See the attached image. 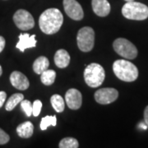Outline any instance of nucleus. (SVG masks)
<instances>
[{
  "label": "nucleus",
  "instance_id": "1",
  "mask_svg": "<svg viewBox=\"0 0 148 148\" xmlns=\"http://www.w3.org/2000/svg\"><path fill=\"white\" fill-rule=\"evenodd\" d=\"M64 23V16L58 8H49L43 12L39 18V26L43 33L55 34Z\"/></svg>",
  "mask_w": 148,
  "mask_h": 148
},
{
  "label": "nucleus",
  "instance_id": "2",
  "mask_svg": "<svg viewBox=\"0 0 148 148\" xmlns=\"http://www.w3.org/2000/svg\"><path fill=\"white\" fill-rule=\"evenodd\" d=\"M113 71L119 79L127 82H134L138 77V68L125 59L116 60L113 64Z\"/></svg>",
  "mask_w": 148,
  "mask_h": 148
},
{
  "label": "nucleus",
  "instance_id": "3",
  "mask_svg": "<svg viewBox=\"0 0 148 148\" xmlns=\"http://www.w3.org/2000/svg\"><path fill=\"white\" fill-rule=\"evenodd\" d=\"M122 14L129 20L143 21L148 17V7L135 1L127 2L122 8Z\"/></svg>",
  "mask_w": 148,
  "mask_h": 148
},
{
  "label": "nucleus",
  "instance_id": "4",
  "mask_svg": "<svg viewBox=\"0 0 148 148\" xmlns=\"http://www.w3.org/2000/svg\"><path fill=\"white\" fill-rule=\"evenodd\" d=\"M105 78V69L101 64L93 63L86 65L84 70V79L87 86L92 88L98 87L104 82Z\"/></svg>",
  "mask_w": 148,
  "mask_h": 148
},
{
  "label": "nucleus",
  "instance_id": "5",
  "mask_svg": "<svg viewBox=\"0 0 148 148\" xmlns=\"http://www.w3.org/2000/svg\"><path fill=\"white\" fill-rule=\"evenodd\" d=\"M113 47L114 51L123 58L134 59L138 56L137 47L127 39L118 38L113 43Z\"/></svg>",
  "mask_w": 148,
  "mask_h": 148
},
{
  "label": "nucleus",
  "instance_id": "6",
  "mask_svg": "<svg viewBox=\"0 0 148 148\" xmlns=\"http://www.w3.org/2000/svg\"><path fill=\"white\" fill-rule=\"evenodd\" d=\"M77 46L82 52L90 51L95 44V32L90 27H82L80 29L77 36Z\"/></svg>",
  "mask_w": 148,
  "mask_h": 148
},
{
  "label": "nucleus",
  "instance_id": "7",
  "mask_svg": "<svg viewBox=\"0 0 148 148\" xmlns=\"http://www.w3.org/2000/svg\"><path fill=\"white\" fill-rule=\"evenodd\" d=\"M13 21L17 28L21 31H28L35 26V21L32 15L27 10L19 9L13 15Z\"/></svg>",
  "mask_w": 148,
  "mask_h": 148
},
{
  "label": "nucleus",
  "instance_id": "8",
  "mask_svg": "<svg viewBox=\"0 0 148 148\" xmlns=\"http://www.w3.org/2000/svg\"><path fill=\"white\" fill-rule=\"evenodd\" d=\"M95 100L101 105H108L115 101L119 97V92L114 88H101L95 93Z\"/></svg>",
  "mask_w": 148,
  "mask_h": 148
},
{
  "label": "nucleus",
  "instance_id": "9",
  "mask_svg": "<svg viewBox=\"0 0 148 148\" xmlns=\"http://www.w3.org/2000/svg\"><path fill=\"white\" fill-rule=\"evenodd\" d=\"M64 8L67 15L73 20L80 21L84 16L83 9L77 0H64Z\"/></svg>",
  "mask_w": 148,
  "mask_h": 148
},
{
  "label": "nucleus",
  "instance_id": "10",
  "mask_svg": "<svg viewBox=\"0 0 148 148\" xmlns=\"http://www.w3.org/2000/svg\"><path fill=\"white\" fill-rule=\"evenodd\" d=\"M65 101L69 109L78 110L82 103V96L79 90L72 88L66 92Z\"/></svg>",
  "mask_w": 148,
  "mask_h": 148
},
{
  "label": "nucleus",
  "instance_id": "11",
  "mask_svg": "<svg viewBox=\"0 0 148 148\" xmlns=\"http://www.w3.org/2000/svg\"><path fill=\"white\" fill-rule=\"evenodd\" d=\"M10 82L15 88L20 90H27L30 86V82L27 77L18 71H14L12 73L10 76Z\"/></svg>",
  "mask_w": 148,
  "mask_h": 148
},
{
  "label": "nucleus",
  "instance_id": "12",
  "mask_svg": "<svg viewBox=\"0 0 148 148\" xmlns=\"http://www.w3.org/2000/svg\"><path fill=\"white\" fill-rule=\"evenodd\" d=\"M36 45V36L32 35L30 36L29 34H21L19 36V41L16 44V47L21 51L24 52L27 49L34 48Z\"/></svg>",
  "mask_w": 148,
  "mask_h": 148
},
{
  "label": "nucleus",
  "instance_id": "13",
  "mask_svg": "<svg viewBox=\"0 0 148 148\" xmlns=\"http://www.w3.org/2000/svg\"><path fill=\"white\" fill-rule=\"evenodd\" d=\"M91 6L97 16H106L110 12V4L107 0H92Z\"/></svg>",
  "mask_w": 148,
  "mask_h": 148
},
{
  "label": "nucleus",
  "instance_id": "14",
  "mask_svg": "<svg viewBox=\"0 0 148 148\" xmlns=\"http://www.w3.org/2000/svg\"><path fill=\"white\" fill-rule=\"evenodd\" d=\"M54 63L59 69H64L70 63V55L65 49H58L54 54Z\"/></svg>",
  "mask_w": 148,
  "mask_h": 148
},
{
  "label": "nucleus",
  "instance_id": "15",
  "mask_svg": "<svg viewBox=\"0 0 148 148\" xmlns=\"http://www.w3.org/2000/svg\"><path fill=\"white\" fill-rule=\"evenodd\" d=\"M34 132V125L32 122L27 121L21 123L16 127V133L21 138H29Z\"/></svg>",
  "mask_w": 148,
  "mask_h": 148
},
{
  "label": "nucleus",
  "instance_id": "16",
  "mask_svg": "<svg viewBox=\"0 0 148 148\" xmlns=\"http://www.w3.org/2000/svg\"><path fill=\"white\" fill-rule=\"evenodd\" d=\"M49 61L46 57L40 56L37 58L33 64V70L37 74H41L45 70L49 69Z\"/></svg>",
  "mask_w": 148,
  "mask_h": 148
},
{
  "label": "nucleus",
  "instance_id": "17",
  "mask_svg": "<svg viewBox=\"0 0 148 148\" xmlns=\"http://www.w3.org/2000/svg\"><path fill=\"white\" fill-rule=\"evenodd\" d=\"M50 102H51V105L54 109V110L56 112L61 113V112H63L64 110L65 102H64L63 97L60 95L55 94V95H52L51 98H50Z\"/></svg>",
  "mask_w": 148,
  "mask_h": 148
},
{
  "label": "nucleus",
  "instance_id": "18",
  "mask_svg": "<svg viewBox=\"0 0 148 148\" xmlns=\"http://www.w3.org/2000/svg\"><path fill=\"white\" fill-rule=\"evenodd\" d=\"M55 78H56V73L51 69H47L40 74L41 82L45 86H50L53 84L55 81Z\"/></svg>",
  "mask_w": 148,
  "mask_h": 148
},
{
  "label": "nucleus",
  "instance_id": "19",
  "mask_svg": "<svg viewBox=\"0 0 148 148\" xmlns=\"http://www.w3.org/2000/svg\"><path fill=\"white\" fill-rule=\"evenodd\" d=\"M24 99V95L21 94V93H16V94H13L8 99V101H7L5 106L6 110L11 111L15 107H16L19 103H21V101Z\"/></svg>",
  "mask_w": 148,
  "mask_h": 148
},
{
  "label": "nucleus",
  "instance_id": "20",
  "mask_svg": "<svg viewBox=\"0 0 148 148\" xmlns=\"http://www.w3.org/2000/svg\"><path fill=\"white\" fill-rule=\"evenodd\" d=\"M60 148H77L79 147L78 141L73 138H63L58 144Z\"/></svg>",
  "mask_w": 148,
  "mask_h": 148
},
{
  "label": "nucleus",
  "instance_id": "21",
  "mask_svg": "<svg viewBox=\"0 0 148 148\" xmlns=\"http://www.w3.org/2000/svg\"><path fill=\"white\" fill-rule=\"evenodd\" d=\"M57 124V118L56 116H49V115H47V116L44 117L42 119H41V122H40V129L45 131L47 129L48 127L49 126H56Z\"/></svg>",
  "mask_w": 148,
  "mask_h": 148
},
{
  "label": "nucleus",
  "instance_id": "22",
  "mask_svg": "<svg viewBox=\"0 0 148 148\" xmlns=\"http://www.w3.org/2000/svg\"><path fill=\"white\" fill-rule=\"evenodd\" d=\"M21 106L22 110L25 111L27 116L30 117L32 115V104L30 101L22 100L21 102Z\"/></svg>",
  "mask_w": 148,
  "mask_h": 148
},
{
  "label": "nucleus",
  "instance_id": "23",
  "mask_svg": "<svg viewBox=\"0 0 148 148\" xmlns=\"http://www.w3.org/2000/svg\"><path fill=\"white\" fill-rule=\"evenodd\" d=\"M42 108V102L40 100H36L32 104V115L35 117L39 116Z\"/></svg>",
  "mask_w": 148,
  "mask_h": 148
},
{
  "label": "nucleus",
  "instance_id": "24",
  "mask_svg": "<svg viewBox=\"0 0 148 148\" xmlns=\"http://www.w3.org/2000/svg\"><path fill=\"white\" fill-rule=\"evenodd\" d=\"M9 136L3 129L0 128V145H3L9 142Z\"/></svg>",
  "mask_w": 148,
  "mask_h": 148
},
{
  "label": "nucleus",
  "instance_id": "25",
  "mask_svg": "<svg viewBox=\"0 0 148 148\" xmlns=\"http://www.w3.org/2000/svg\"><path fill=\"white\" fill-rule=\"evenodd\" d=\"M7 99V94L4 91H0V108L3 106L4 102Z\"/></svg>",
  "mask_w": 148,
  "mask_h": 148
},
{
  "label": "nucleus",
  "instance_id": "26",
  "mask_svg": "<svg viewBox=\"0 0 148 148\" xmlns=\"http://www.w3.org/2000/svg\"><path fill=\"white\" fill-rule=\"evenodd\" d=\"M4 47H5V39L0 36V53L3 50Z\"/></svg>",
  "mask_w": 148,
  "mask_h": 148
},
{
  "label": "nucleus",
  "instance_id": "27",
  "mask_svg": "<svg viewBox=\"0 0 148 148\" xmlns=\"http://www.w3.org/2000/svg\"><path fill=\"white\" fill-rule=\"evenodd\" d=\"M144 122L146 123V124L148 127V106L145 108V110H144Z\"/></svg>",
  "mask_w": 148,
  "mask_h": 148
},
{
  "label": "nucleus",
  "instance_id": "28",
  "mask_svg": "<svg viewBox=\"0 0 148 148\" xmlns=\"http://www.w3.org/2000/svg\"><path fill=\"white\" fill-rule=\"evenodd\" d=\"M139 127H141V128H143L144 130H146L148 127L147 125L146 124V123L144 122V123H139Z\"/></svg>",
  "mask_w": 148,
  "mask_h": 148
},
{
  "label": "nucleus",
  "instance_id": "29",
  "mask_svg": "<svg viewBox=\"0 0 148 148\" xmlns=\"http://www.w3.org/2000/svg\"><path fill=\"white\" fill-rule=\"evenodd\" d=\"M2 73H3V69H2V67L0 66V77H1Z\"/></svg>",
  "mask_w": 148,
  "mask_h": 148
},
{
  "label": "nucleus",
  "instance_id": "30",
  "mask_svg": "<svg viewBox=\"0 0 148 148\" xmlns=\"http://www.w3.org/2000/svg\"><path fill=\"white\" fill-rule=\"evenodd\" d=\"M126 2H130V1H134V0H125Z\"/></svg>",
  "mask_w": 148,
  "mask_h": 148
}]
</instances>
